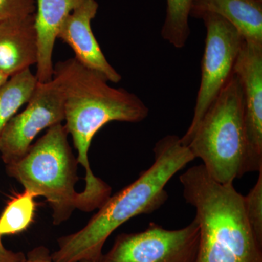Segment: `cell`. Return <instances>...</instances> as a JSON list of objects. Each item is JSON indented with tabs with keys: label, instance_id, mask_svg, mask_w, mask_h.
<instances>
[{
	"label": "cell",
	"instance_id": "6da1fadb",
	"mask_svg": "<svg viewBox=\"0 0 262 262\" xmlns=\"http://www.w3.org/2000/svg\"><path fill=\"white\" fill-rule=\"evenodd\" d=\"M155 161L130 185L110 196L83 228L61 237L52 253L55 262H99L110 236L134 217L149 214L168 200L165 188L174 176L194 160L176 135H167L155 144Z\"/></svg>",
	"mask_w": 262,
	"mask_h": 262
},
{
	"label": "cell",
	"instance_id": "7a4b0ae2",
	"mask_svg": "<svg viewBox=\"0 0 262 262\" xmlns=\"http://www.w3.org/2000/svg\"><path fill=\"white\" fill-rule=\"evenodd\" d=\"M53 78L63 94L65 126L78 153L77 163L85 170L84 190L98 192L103 182L93 173L89 158L94 136L110 122H142L149 115V108L139 96L112 87L102 75L83 67L75 58L56 63Z\"/></svg>",
	"mask_w": 262,
	"mask_h": 262
},
{
	"label": "cell",
	"instance_id": "3957f363",
	"mask_svg": "<svg viewBox=\"0 0 262 262\" xmlns=\"http://www.w3.org/2000/svg\"><path fill=\"white\" fill-rule=\"evenodd\" d=\"M179 180L200 227L194 262H262V246L246 219L244 196L233 184L215 182L202 164L188 169Z\"/></svg>",
	"mask_w": 262,
	"mask_h": 262
},
{
	"label": "cell",
	"instance_id": "277c9868",
	"mask_svg": "<svg viewBox=\"0 0 262 262\" xmlns=\"http://www.w3.org/2000/svg\"><path fill=\"white\" fill-rule=\"evenodd\" d=\"M187 147L215 182L233 184L248 173L242 88L231 76L193 133Z\"/></svg>",
	"mask_w": 262,
	"mask_h": 262
},
{
	"label": "cell",
	"instance_id": "5b68a950",
	"mask_svg": "<svg viewBox=\"0 0 262 262\" xmlns=\"http://www.w3.org/2000/svg\"><path fill=\"white\" fill-rule=\"evenodd\" d=\"M68 136L65 125H53L20 159L6 165L8 175L24 190L46 198L54 225L66 222L78 208L79 192L75 190L78 163Z\"/></svg>",
	"mask_w": 262,
	"mask_h": 262
},
{
	"label": "cell",
	"instance_id": "8992f818",
	"mask_svg": "<svg viewBox=\"0 0 262 262\" xmlns=\"http://www.w3.org/2000/svg\"><path fill=\"white\" fill-rule=\"evenodd\" d=\"M206 29L205 49L201 62V78L192 122L181 141L187 146L210 105L233 75L234 67L245 42L232 24L211 13L200 16Z\"/></svg>",
	"mask_w": 262,
	"mask_h": 262
},
{
	"label": "cell",
	"instance_id": "52a82bcc",
	"mask_svg": "<svg viewBox=\"0 0 262 262\" xmlns=\"http://www.w3.org/2000/svg\"><path fill=\"white\" fill-rule=\"evenodd\" d=\"M199 239L194 219L187 227L174 230L151 223L143 232L119 235L99 262H194Z\"/></svg>",
	"mask_w": 262,
	"mask_h": 262
},
{
	"label": "cell",
	"instance_id": "ba28073f",
	"mask_svg": "<svg viewBox=\"0 0 262 262\" xmlns=\"http://www.w3.org/2000/svg\"><path fill=\"white\" fill-rule=\"evenodd\" d=\"M26 104L8 122L0 138V155L5 165L20 159L39 133L64 121L63 94L54 78L38 82Z\"/></svg>",
	"mask_w": 262,
	"mask_h": 262
},
{
	"label": "cell",
	"instance_id": "9c48e42d",
	"mask_svg": "<svg viewBox=\"0 0 262 262\" xmlns=\"http://www.w3.org/2000/svg\"><path fill=\"white\" fill-rule=\"evenodd\" d=\"M244 98L247 171L262 170V45L245 41L234 67Z\"/></svg>",
	"mask_w": 262,
	"mask_h": 262
},
{
	"label": "cell",
	"instance_id": "30bf717a",
	"mask_svg": "<svg viewBox=\"0 0 262 262\" xmlns=\"http://www.w3.org/2000/svg\"><path fill=\"white\" fill-rule=\"evenodd\" d=\"M98 7L96 0H84L62 24L58 39L72 48L80 64L117 84L121 81L122 76L106 59L91 28Z\"/></svg>",
	"mask_w": 262,
	"mask_h": 262
},
{
	"label": "cell",
	"instance_id": "8fae6325",
	"mask_svg": "<svg viewBox=\"0 0 262 262\" xmlns=\"http://www.w3.org/2000/svg\"><path fill=\"white\" fill-rule=\"evenodd\" d=\"M34 14L0 21V72L8 77L37 62Z\"/></svg>",
	"mask_w": 262,
	"mask_h": 262
},
{
	"label": "cell",
	"instance_id": "7c38bea8",
	"mask_svg": "<svg viewBox=\"0 0 262 262\" xmlns=\"http://www.w3.org/2000/svg\"><path fill=\"white\" fill-rule=\"evenodd\" d=\"M34 25L37 36L38 56L35 77L39 82L53 79V53L58 33L67 17L84 0H34Z\"/></svg>",
	"mask_w": 262,
	"mask_h": 262
},
{
	"label": "cell",
	"instance_id": "4fadbf2b",
	"mask_svg": "<svg viewBox=\"0 0 262 262\" xmlns=\"http://www.w3.org/2000/svg\"><path fill=\"white\" fill-rule=\"evenodd\" d=\"M220 15L238 31L246 42L262 45V3L256 0H194L190 17Z\"/></svg>",
	"mask_w": 262,
	"mask_h": 262
},
{
	"label": "cell",
	"instance_id": "5bb4252c",
	"mask_svg": "<svg viewBox=\"0 0 262 262\" xmlns=\"http://www.w3.org/2000/svg\"><path fill=\"white\" fill-rule=\"evenodd\" d=\"M37 83L29 69L12 76L0 88V138L8 122L32 97Z\"/></svg>",
	"mask_w": 262,
	"mask_h": 262
},
{
	"label": "cell",
	"instance_id": "9a60e30c",
	"mask_svg": "<svg viewBox=\"0 0 262 262\" xmlns=\"http://www.w3.org/2000/svg\"><path fill=\"white\" fill-rule=\"evenodd\" d=\"M194 0H166L161 36L174 48L185 47L191 34L189 19Z\"/></svg>",
	"mask_w": 262,
	"mask_h": 262
},
{
	"label": "cell",
	"instance_id": "2e32d148",
	"mask_svg": "<svg viewBox=\"0 0 262 262\" xmlns=\"http://www.w3.org/2000/svg\"><path fill=\"white\" fill-rule=\"evenodd\" d=\"M36 196L24 190L8 203L0 215V237L20 233L32 224Z\"/></svg>",
	"mask_w": 262,
	"mask_h": 262
},
{
	"label": "cell",
	"instance_id": "e0dca14e",
	"mask_svg": "<svg viewBox=\"0 0 262 262\" xmlns=\"http://www.w3.org/2000/svg\"><path fill=\"white\" fill-rule=\"evenodd\" d=\"M244 206L248 224L262 246V170L254 187L244 196Z\"/></svg>",
	"mask_w": 262,
	"mask_h": 262
},
{
	"label": "cell",
	"instance_id": "ac0fdd59",
	"mask_svg": "<svg viewBox=\"0 0 262 262\" xmlns=\"http://www.w3.org/2000/svg\"><path fill=\"white\" fill-rule=\"evenodd\" d=\"M34 13V0H0V21Z\"/></svg>",
	"mask_w": 262,
	"mask_h": 262
},
{
	"label": "cell",
	"instance_id": "d6986e66",
	"mask_svg": "<svg viewBox=\"0 0 262 262\" xmlns=\"http://www.w3.org/2000/svg\"><path fill=\"white\" fill-rule=\"evenodd\" d=\"M22 262H55L52 259L51 254L49 250L40 246L33 249L29 252L25 259ZM91 262V261H83Z\"/></svg>",
	"mask_w": 262,
	"mask_h": 262
},
{
	"label": "cell",
	"instance_id": "ffe728a7",
	"mask_svg": "<svg viewBox=\"0 0 262 262\" xmlns=\"http://www.w3.org/2000/svg\"><path fill=\"white\" fill-rule=\"evenodd\" d=\"M25 258L24 253L14 252L5 248L0 237V262H22Z\"/></svg>",
	"mask_w": 262,
	"mask_h": 262
},
{
	"label": "cell",
	"instance_id": "44dd1931",
	"mask_svg": "<svg viewBox=\"0 0 262 262\" xmlns=\"http://www.w3.org/2000/svg\"><path fill=\"white\" fill-rule=\"evenodd\" d=\"M9 78L10 77H8V76L4 75V74L0 72V88L4 85L5 82H6Z\"/></svg>",
	"mask_w": 262,
	"mask_h": 262
},
{
	"label": "cell",
	"instance_id": "7402d4cb",
	"mask_svg": "<svg viewBox=\"0 0 262 262\" xmlns=\"http://www.w3.org/2000/svg\"><path fill=\"white\" fill-rule=\"evenodd\" d=\"M256 1L260 2V3H262V0H256Z\"/></svg>",
	"mask_w": 262,
	"mask_h": 262
}]
</instances>
